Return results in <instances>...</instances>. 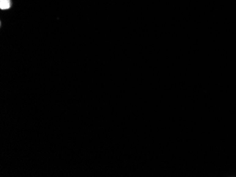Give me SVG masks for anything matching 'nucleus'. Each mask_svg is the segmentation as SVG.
Wrapping results in <instances>:
<instances>
[{
  "label": "nucleus",
  "mask_w": 236,
  "mask_h": 177,
  "mask_svg": "<svg viewBox=\"0 0 236 177\" xmlns=\"http://www.w3.org/2000/svg\"><path fill=\"white\" fill-rule=\"evenodd\" d=\"M11 6L10 0H0V8L1 9H8Z\"/></svg>",
  "instance_id": "f257e3e1"
}]
</instances>
